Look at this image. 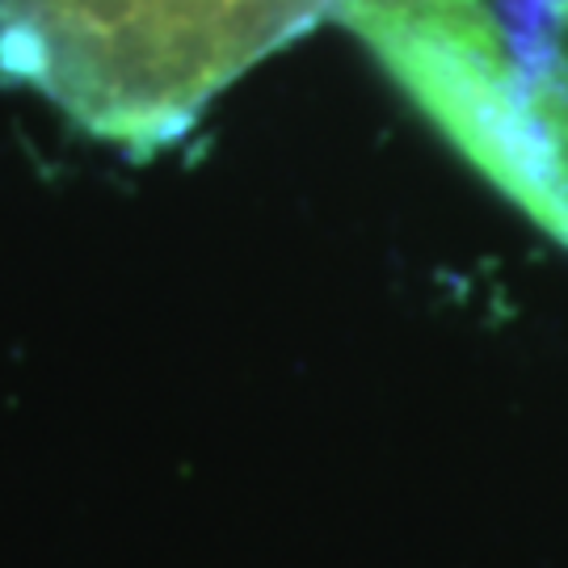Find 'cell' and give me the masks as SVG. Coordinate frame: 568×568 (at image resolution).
Returning <instances> with one entry per match:
<instances>
[{
	"label": "cell",
	"mask_w": 568,
	"mask_h": 568,
	"mask_svg": "<svg viewBox=\"0 0 568 568\" xmlns=\"http://www.w3.org/2000/svg\"><path fill=\"white\" fill-rule=\"evenodd\" d=\"M337 18L568 248V0H342Z\"/></svg>",
	"instance_id": "1"
}]
</instances>
